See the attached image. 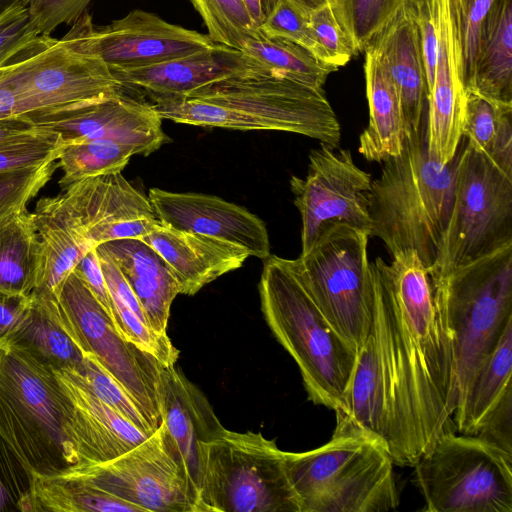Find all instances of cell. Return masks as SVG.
<instances>
[{"mask_svg":"<svg viewBox=\"0 0 512 512\" xmlns=\"http://www.w3.org/2000/svg\"><path fill=\"white\" fill-rule=\"evenodd\" d=\"M371 264L372 322L334 433L371 438L394 464L413 467L454 414L453 348L419 256L408 251Z\"/></svg>","mask_w":512,"mask_h":512,"instance_id":"1","label":"cell"},{"mask_svg":"<svg viewBox=\"0 0 512 512\" xmlns=\"http://www.w3.org/2000/svg\"><path fill=\"white\" fill-rule=\"evenodd\" d=\"M153 101L159 116L175 123L292 132L332 148L340 142V124L323 90L271 73L234 76L184 97Z\"/></svg>","mask_w":512,"mask_h":512,"instance_id":"2","label":"cell"},{"mask_svg":"<svg viewBox=\"0 0 512 512\" xmlns=\"http://www.w3.org/2000/svg\"><path fill=\"white\" fill-rule=\"evenodd\" d=\"M456 162L457 154L447 164L430 154L425 118L414 134L405 137L401 153L384 161L380 176L371 183L370 236L379 237L392 256L415 252L428 273L448 222Z\"/></svg>","mask_w":512,"mask_h":512,"instance_id":"3","label":"cell"},{"mask_svg":"<svg viewBox=\"0 0 512 512\" xmlns=\"http://www.w3.org/2000/svg\"><path fill=\"white\" fill-rule=\"evenodd\" d=\"M0 433L33 475H61L81 464L75 406L54 370L6 342H0Z\"/></svg>","mask_w":512,"mask_h":512,"instance_id":"4","label":"cell"},{"mask_svg":"<svg viewBox=\"0 0 512 512\" xmlns=\"http://www.w3.org/2000/svg\"><path fill=\"white\" fill-rule=\"evenodd\" d=\"M264 260L259 293L266 323L298 365L309 399L342 412L356 351L322 314L289 259Z\"/></svg>","mask_w":512,"mask_h":512,"instance_id":"5","label":"cell"},{"mask_svg":"<svg viewBox=\"0 0 512 512\" xmlns=\"http://www.w3.org/2000/svg\"><path fill=\"white\" fill-rule=\"evenodd\" d=\"M394 462L377 441L333 434L305 452L285 451L300 512H384L399 505Z\"/></svg>","mask_w":512,"mask_h":512,"instance_id":"6","label":"cell"},{"mask_svg":"<svg viewBox=\"0 0 512 512\" xmlns=\"http://www.w3.org/2000/svg\"><path fill=\"white\" fill-rule=\"evenodd\" d=\"M432 283L453 348L458 399L474 369L512 325V244Z\"/></svg>","mask_w":512,"mask_h":512,"instance_id":"7","label":"cell"},{"mask_svg":"<svg viewBox=\"0 0 512 512\" xmlns=\"http://www.w3.org/2000/svg\"><path fill=\"white\" fill-rule=\"evenodd\" d=\"M122 90L100 59L40 35L0 68V113L29 118L64 113Z\"/></svg>","mask_w":512,"mask_h":512,"instance_id":"8","label":"cell"},{"mask_svg":"<svg viewBox=\"0 0 512 512\" xmlns=\"http://www.w3.org/2000/svg\"><path fill=\"white\" fill-rule=\"evenodd\" d=\"M201 455L196 512H300L274 440L223 427L201 444Z\"/></svg>","mask_w":512,"mask_h":512,"instance_id":"9","label":"cell"},{"mask_svg":"<svg viewBox=\"0 0 512 512\" xmlns=\"http://www.w3.org/2000/svg\"><path fill=\"white\" fill-rule=\"evenodd\" d=\"M512 244V177L467 142L457 153L453 198L437 259L436 280Z\"/></svg>","mask_w":512,"mask_h":512,"instance_id":"10","label":"cell"},{"mask_svg":"<svg viewBox=\"0 0 512 512\" xmlns=\"http://www.w3.org/2000/svg\"><path fill=\"white\" fill-rule=\"evenodd\" d=\"M427 512H512V453L447 427L413 465Z\"/></svg>","mask_w":512,"mask_h":512,"instance_id":"11","label":"cell"},{"mask_svg":"<svg viewBox=\"0 0 512 512\" xmlns=\"http://www.w3.org/2000/svg\"><path fill=\"white\" fill-rule=\"evenodd\" d=\"M369 235L340 224L290 260L298 280L334 329L356 351L370 329L374 304Z\"/></svg>","mask_w":512,"mask_h":512,"instance_id":"12","label":"cell"},{"mask_svg":"<svg viewBox=\"0 0 512 512\" xmlns=\"http://www.w3.org/2000/svg\"><path fill=\"white\" fill-rule=\"evenodd\" d=\"M64 331L93 355L136 403L151 427L161 423V364L126 341L83 278L73 270L56 295L45 296Z\"/></svg>","mask_w":512,"mask_h":512,"instance_id":"13","label":"cell"},{"mask_svg":"<svg viewBox=\"0 0 512 512\" xmlns=\"http://www.w3.org/2000/svg\"><path fill=\"white\" fill-rule=\"evenodd\" d=\"M77 52L100 59L111 72L156 65L213 47L208 35L135 9L106 26L84 12L61 38Z\"/></svg>","mask_w":512,"mask_h":512,"instance_id":"14","label":"cell"},{"mask_svg":"<svg viewBox=\"0 0 512 512\" xmlns=\"http://www.w3.org/2000/svg\"><path fill=\"white\" fill-rule=\"evenodd\" d=\"M371 183V175L354 163L349 150L336 151L323 143L311 150L307 176H292L290 180L302 220L301 254L336 225L344 224L370 236Z\"/></svg>","mask_w":512,"mask_h":512,"instance_id":"15","label":"cell"},{"mask_svg":"<svg viewBox=\"0 0 512 512\" xmlns=\"http://www.w3.org/2000/svg\"><path fill=\"white\" fill-rule=\"evenodd\" d=\"M143 512H193L185 481L165 447L160 426L120 456L68 472Z\"/></svg>","mask_w":512,"mask_h":512,"instance_id":"16","label":"cell"},{"mask_svg":"<svg viewBox=\"0 0 512 512\" xmlns=\"http://www.w3.org/2000/svg\"><path fill=\"white\" fill-rule=\"evenodd\" d=\"M37 126L59 134L64 145L110 140L127 145L136 154L149 155L166 141L162 118L152 104L122 92L81 108L30 118Z\"/></svg>","mask_w":512,"mask_h":512,"instance_id":"17","label":"cell"},{"mask_svg":"<svg viewBox=\"0 0 512 512\" xmlns=\"http://www.w3.org/2000/svg\"><path fill=\"white\" fill-rule=\"evenodd\" d=\"M161 423L166 449L185 481L193 512L202 479L201 444L222 428L204 394L174 365L161 366Z\"/></svg>","mask_w":512,"mask_h":512,"instance_id":"18","label":"cell"},{"mask_svg":"<svg viewBox=\"0 0 512 512\" xmlns=\"http://www.w3.org/2000/svg\"><path fill=\"white\" fill-rule=\"evenodd\" d=\"M148 199L160 223L237 245L261 259L270 256L265 223L244 207L213 195L151 188Z\"/></svg>","mask_w":512,"mask_h":512,"instance_id":"19","label":"cell"},{"mask_svg":"<svg viewBox=\"0 0 512 512\" xmlns=\"http://www.w3.org/2000/svg\"><path fill=\"white\" fill-rule=\"evenodd\" d=\"M112 73L123 88L142 89L153 100L184 97L234 76L270 72L241 50L215 44L205 51L156 65Z\"/></svg>","mask_w":512,"mask_h":512,"instance_id":"20","label":"cell"},{"mask_svg":"<svg viewBox=\"0 0 512 512\" xmlns=\"http://www.w3.org/2000/svg\"><path fill=\"white\" fill-rule=\"evenodd\" d=\"M167 264L180 294L192 296L220 276L240 268L249 254L221 239L180 231L158 222L142 239Z\"/></svg>","mask_w":512,"mask_h":512,"instance_id":"21","label":"cell"},{"mask_svg":"<svg viewBox=\"0 0 512 512\" xmlns=\"http://www.w3.org/2000/svg\"><path fill=\"white\" fill-rule=\"evenodd\" d=\"M465 96L446 0H440L439 51L434 81L427 95L426 136L428 151L443 164L450 162L458 151Z\"/></svg>","mask_w":512,"mask_h":512,"instance_id":"22","label":"cell"},{"mask_svg":"<svg viewBox=\"0 0 512 512\" xmlns=\"http://www.w3.org/2000/svg\"><path fill=\"white\" fill-rule=\"evenodd\" d=\"M54 372L75 406L81 464L114 459L149 436L102 402L79 372L69 368Z\"/></svg>","mask_w":512,"mask_h":512,"instance_id":"23","label":"cell"},{"mask_svg":"<svg viewBox=\"0 0 512 512\" xmlns=\"http://www.w3.org/2000/svg\"><path fill=\"white\" fill-rule=\"evenodd\" d=\"M391 77L400 97L405 137L414 134L424 119L427 79L414 14L403 10L367 47Z\"/></svg>","mask_w":512,"mask_h":512,"instance_id":"24","label":"cell"},{"mask_svg":"<svg viewBox=\"0 0 512 512\" xmlns=\"http://www.w3.org/2000/svg\"><path fill=\"white\" fill-rule=\"evenodd\" d=\"M56 200L88 240L109 224L156 217L148 197L134 188L121 171L73 182L63 188Z\"/></svg>","mask_w":512,"mask_h":512,"instance_id":"25","label":"cell"},{"mask_svg":"<svg viewBox=\"0 0 512 512\" xmlns=\"http://www.w3.org/2000/svg\"><path fill=\"white\" fill-rule=\"evenodd\" d=\"M117 265L139 300L153 331L167 336L170 309L179 285L164 260L140 239H121L96 246Z\"/></svg>","mask_w":512,"mask_h":512,"instance_id":"26","label":"cell"},{"mask_svg":"<svg viewBox=\"0 0 512 512\" xmlns=\"http://www.w3.org/2000/svg\"><path fill=\"white\" fill-rule=\"evenodd\" d=\"M41 263L34 294L56 295L68 275L94 246L68 217L56 197L42 198L34 212Z\"/></svg>","mask_w":512,"mask_h":512,"instance_id":"27","label":"cell"},{"mask_svg":"<svg viewBox=\"0 0 512 512\" xmlns=\"http://www.w3.org/2000/svg\"><path fill=\"white\" fill-rule=\"evenodd\" d=\"M369 124L359 138L358 151L368 161L384 162L403 149L405 130L397 89L375 52L365 51Z\"/></svg>","mask_w":512,"mask_h":512,"instance_id":"28","label":"cell"},{"mask_svg":"<svg viewBox=\"0 0 512 512\" xmlns=\"http://www.w3.org/2000/svg\"><path fill=\"white\" fill-rule=\"evenodd\" d=\"M512 325L494 350L474 369L454 411L456 430L477 436L504 399L512 394Z\"/></svg>","mask_w":512,"mask_h":512,"instance_id":"29","label":"cell"},{"mask_svg":"<svg viewBox=\"0 0 512 512\" xmlns=\"http://www.w3.org/2000/svg\"><path fill=\"white\" fill-rule=\"evenodd\" d=\"M468 90L512 106V0H495L486 15Z\"/></svg>","mask_w":512,"mask_h":512,"instance_id":"30","label":"cell"},{"mask_svg":"<svg viewBox=\"0 0 512 512\" xmlns=\"http://www.w3.org/2000/svg\"><path fill=\"white\" fill-rule=\"evenodd\" d=\"M41 245L34 213L0 218V291L30 296L36 289Z\"/></svg>","mask_w":512,"mask_h":512,"instance_id":"31","label":"cell"},{"mask_svg":"<svg viewBox=\"0 0 512 512\" xmlns=\"http://www.w3.org/2000/svg\"><path fill=\"white\" fill-rule=\"evenodd\" d=\"M31 305L16 329L2 342L23 349L53 370L80 371L84 355L57 322L47 297L32 293Z\"/></svg>","mask_w":512,"mask_h":512,"instance_id":"32","label":"cell"},{"mask_svg":"<svg viewBox=\"0 0 512 512\" xmlns=\"http://www.w3.org/2000/svg\"><path fill=\"white\" fill-rule=\"evenodd\" d=\"M31 512H143L69 473L33 475Z\"/></svg>","mask_w":512,"mask_h":512,"instance_id":"33","label":"cell"},{"mask_svg":"<svg viewBox=\"0 0 512 512\" xmlns=\"http://www.w3.org/2000/svg\"><path fill=\"white\" fill-rule=\"evenodd\" d=\"M241 51L270 73L314 89H322L328 75L335 71L299 44L259 29Z\"/></svg>","mask_w":512,"mask_h":512,"instance_id":"34","label":"cell"},{"mask_svg":"<svg viewBox=\"0 0 512 512\" xmlns=\"http://www.w3.org/2000/svg\"><path fill=\"white\" fill-rule=\"evenodd\" d=\"M426 0H330L337 20L357 53L365 51L403 10L414 15Z\"/></svg>","mask_w":512,"mask_h":512,"instance_id":"35","label":"cell"},{"mask_svg":"<svg viewBox=\"0 0 512 512\" xmlns=\"http://www.w3.org/2000/svg\"><path fill=\"white\" fill-rule=\"evenodd\" d=\"M133 155V148L110 140L64 145L58 159L63 172L59 185L63 189L88 177L122 171Z\"/></svg>","mask_w":512,"mask_h":512,"instance_id":"36","label":"cell"},{"mask_svg":"<svg viewBox=\"0 0 512 512\" xmlns=\"http://www.w3.org/2000/svg\"><path fill=\"white\" fill-rule=\"evenodd\" d=\"M494 2L495 0H446L459 74L465 90L471 86L480 30Z\"/></svg>","mask_w":512,"mask_h":512,"instance_id":"37","label":"cell"},{"mask_svg":"<svg viewBox=\"0 0 512 512\" xmlns=\"http://www.w3.org/2000/svg\"><path fill=\"white\" fill-rule=\"evenodd\" d=\"M208 30L210 39L242 50L257 33L242 0H190Z\"/></svg>","mask_w":512,"mask_h":512,"instance_id":"38","label":"cell"},{"mask_svg":"<svg viewBox=\"0 0 512 512\" xmlns=\"http://www.w3.org/2000/svg\"><path fill=\"white\" fill-rule=\"evenodd\" d=\"M79 373L93 393L116 413L148 435L155 431L129 394L93 355L84 354Z\"/></svg>","mask_w":512,"mask_h":512,"instance_id":"39","label":"cell"},{"mask_svg":"<svg viewBox=\"0 0 512 512\" xmlns=\"http://www.w3.org/2000/svg\"><path fill=\"white\" fill-rule=\"evenodd\" d=\"M63 147L59 134L44 128L27 137L4 143L0 145V173L56 161Z\"/></svg>","mask_w":512,"mask_h":512,"instance_id":"40","label":"cell"},{"mask_svg":"<svg viewBox=\"0 0 512 512\" xmlns=\"http://www.w3.org/2000/svg\"><path fill=\"white\" fill-rule=\"evenodd\" d=\"M33 473L0 433V512H31Z\"/></svg>","mask_w":512,"mask_h":512,"instance_id":"41","label":"cell"},{"mask_svg":"<svg viewBox=\"0 0 512 512\" xmlns=\"http://www.w3.org/2000/svg\"><path fill=\"white\" fill-rule=\"evenodd\" d=\"M58 162L0 173V218L26 210L27 204L50 181Z\"/></svg>","mask_w":512,"mask_h":512,"instance_id":"42","label":"cell"},{"mask_svg":"<svg viewBox=\"0 0 512 512\" xmlns=\"http://www.w3.org/2000/svg\"><path fill=\"white\" fill-rule=\"evenodd\" d=\"M511 105L494 103L472 90H466L462 137L475 149L486 153L498 128L501 115Z\"/></svg>","mask_w":512,"mask_h":512,"instance_id":"43","label":"cell"},{"mask_svg":"<svg viewBox=\"0 0 512 512\" xmlns=\"http://www.w3.org/2000/svg\"><path fill=\"white\" fill-rule=\"evenodd\" d=\"M308 18L326 64L337 70L357 54L330 4L313 11Z\"/></svg>","mask_w":512,"mask_h":512,"instance_id":"44","label":"cell"},{"mask_svg":"<svg viewBox=\"0 0 512 512\" xmlns=\"http://www.w3.org/2000/svg\"><path fill=\"white\" fill-rule=\"evenodd\" d=\"M259 30L266 35L279 36L299 44L326 64L323 51L310 26L309 18L288 0L279 1L273 13Z\"/></svg>","mask_w":512,"mask_h":512,"instance_id":"45","label":"cell"},{"mask_svg":"<svg viewBox=\"0 0 512 512\" xmlns=\"http://www.w3.org/2000/svg\"><path fill=\"white\" fill-rule=\"evenodd\" d=\"M41 34L32 24L24 0L0 17V68L11 62Z\"/></svg>","mask_w":512,"mask_h":512,"instance_id":"46","label":"cell"},{"mask_svg":"<svg viewBox=\"0 0 512 512\" xmlns=\"http://www.w3.org/2000/svg\"><path fill=\"white\" fill-rule=\"evenodd\" d=\"M92 0H24L32 24L41 35H50L62 24H73Z\"/></svg>","mask_w":512,"mask_h":512,"instance_id":"47","label":"cell"},{"mask_svg":"<svg viewBox=\"0 0 512 512\" xmlns=\"http://www.w3.org/2000/svg\"><path fill=\"white\" fill-rule=\"evenodd\" d=\"M440 0H426L415 14L427 79V95L434 81L439 51Z\"/></svg>","mask_w":512,"mask_h":512,"instance_id":"48","label":"cell"},{"mask_svg":"<svg viewBox=\"0 0 512 512\" xmlns=\"http://www.w3.org/2000/svg\"><path fill=\"white\" fill-rule=\"evenodd\" d=\"M157 217H139L109 224L95 233L89 240L96 247L102 243L121 239H142L158 224Z\"/></svg>","mask_w":512,"mask_h":512,"instance_id":"49","label":"cell"},{"mask_svg":"<svg viewBox=\"0 0 512 512\" xmlns=\"http://www.w3.org/2000/svg\"><path fill=\"white\" fill-rule=\"evenodd\" d=\"M74 270L83 278L113 322L111 297L96 247L84 255Z\"/></svg>","mask_w":512,"mask_h":512,"instance_id":"50","label":"cell"},{"mask_svg":"<svg viewBox=\"0 0 512 512\" xmlns=\"http://www.w3.org/2000/svg\"><path fill=\"white\" fill-rule=\"evenodd\" d=\"M512 394L490 416L478 437L488 440L512 453Z\"/></svg>","mask_w":512,"mask_h":512,"instance_id":"51","label":"cell"},{"mask_svg":"<svg viewBox=\"0 0 512 512\" xmlns=\"http://www.w3.org/2000/svg\"><path fill=\"white\" fill-rule=\"evenodd\" d=\"M512 109L499 120L495 136L486 151L489 158L509 177H512Z\"/></svg>","mask_w":512,"mask_h":512,"instance_id":"52","label":"cell"},{"mask_svg":"<svg viewBox=\"0 0 512 512\" xmlns=\"http://www.w3.org/2000/svg\"><path fill=\"white\" fill-rule=\"evenodd\" d=\"M32 296L0 291V342L4 341L25 317Z\"/></svg>","mask_w":512,"mask_h":512,"instance_id":"53","label":"cell"},{"mask_svg":"<svg viewBox=\"0 0 512 512\" xmlns=\"http://www.w3.org/2000/svg\"><path fill=\"white\" fill-rule=\"evenodd\" d=\"M42 128L27 116L0 119V145L32 135Z\"/></svg>","mask_w":512,"mask_h":512,"instance_id":"54","label":"cell"},{"mask_svg":"<svg viewBox=\"0 0 512 512\" xmlns=\"http://www.w3.org/2000/svg\"><path fill=\"white\" fill-rule=\"evenodd\" d=\"M280 0H242L255 29H259L273 13Z\"/></svg>","mask_w":512,"mask_h":512,"instance_id":"55","label":"cell"},{"mask_svg":"<svg viewBox=\"0 0 512 512\" xmlns=\"http://www.w3.org/2000/svg\"><path fill=\"white\" fill-rule=\"evenodd\" d=\"M290 3H292L303 15L309 17V15L329 4L330 0H288Z\"/></svg>","mask_w":512,"mask_h":512,"instance_id":"56","label":"cell"},{"mask_svg":"<svg viewBox=\"0 0 512 512\" xmlns=\"http://www.w3.org/2000/svg\"><path fill=\"white\" fill-rule=\"evenodd\" d=\"M23 0H0V17Z\"/></svg>","mask_w":512,"mask_h":512,"instance_id":"57","label":"cell"}]
</instances>
